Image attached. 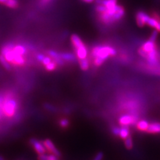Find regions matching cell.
<instances>
[{
	"mask_svg": "<svg viewBox=\"0 0 160 160\" xmlns=\"http://www.w3.org/2000/svg\"><path fill=\"white\" fill-rule=\"evenodd\" d=\"M0 63L2 65V66L8 71H10V70H12V66L11 63H10L8 60L6 59L2 54L0 53Z\"/></svg>",
	"mask_w": 160,
	"mask_h": 160,
	"instance_id": "ffe728a7",
	"label": "cell"
},
{
	"mask_svg": "<svg viewBox=\"0 0 160 160\" xmlns=\"http://www.w3.org/2000/svg\"><path fill=\"white\" fill-rule=\"evenodd\" d=\"M52 61H53V59H52V58L51 57H49V56H45V58H44V59H43V61H42V63L43 65L44 66H46V65H48V63H49L50 62H52Z\"/></svg>",
	"mask_w": 160,
	"mask_h": 160,
	"instance_id": "484cf974",
	"label": "cell"
},
{
	"mask_svg": "<svg viewBox=\"0 0 160 160\" xmlns=\"http://www.w3.org/2000/svg\"><path fill=\"white\" fill-rule=\"evenodd\" d=\"M97 1H98V0H97Z\"/></svg>",
	"mask_w": 160,
	"mask_h": 160,
	"instance_id": "d590c367",
	"label": "cell"
},
{
	"mask_svg": "<svg viewBox=\"0 0 160 160\" xmlns=\"http://www.w3.org/2000/svg\"><path fill=\"white\" fill-rule=\"evenodd\" d=\"M103 153L101 152H99L96 153V156L93 158V160H103Z\"/></svg>",
	"mask_w": 160,
	"mask_h": 160,
	"instance_id": "83f0119b",
	"label": "cell"
},
{
	"mask_svg": "<svg viewBox=\"0 0 160 160\" xmlns=\"http://www.w3.org/2000/svg\"><path fill=\"white\" fill-rule=\"evenodd\" d=\"M38 159V160H59V157L52 153H49V154L43 153V154L39 155Z\"/></svg>",
	"mask_w": 160,
	"mask_h": 160,
	"instance_id": "ac0fdd59",
	"label": "cell"
},
{
	"mask_svg": "<svg viewBox=\"0 0 160 160\" xmlns=\"http://www.w3.org/2000/svg\"><path fill=\"white\" fill-rule=\"evenodd\" d=\"M42 142L44 145V146L46 147L47 151L49 152L50 153L56 155V156H57L58 157L61 156V153H60L59 149L56 148V146H55L54 143H53V142L51 139H46L43 140Z\"/></svg>",
	"mask_w": 160,
	"mask_h": 160,
	"instance_id": "9c48e42d",
	"label": "cell"
},
{
	"mask_svg": "<svg viewBox=\"0 0 160 160\" xmlns=\"http://www.w3.org/2000/svg\"><path fill=\"white\" fill-rule=\"evenodd\" d=\"M47 54L48 56L52 58L53 61L58 63V66H63L65 62L60 57L59 53L54 51V50H48V51H47Z\"/></svg>",
	"mask_w": 160,
	"mask_h": 160,
	"instance_id": "8fae6325",
	"label": "cell"
},
{
	"mask_svg": "<svg viewBox=\"0 0 160 160\" xmlns=\"http://www.w3.org/2000/svg\"><path fill=\"white\" fill-rule=\"evenodd\" d=\"M69 124H70L69 121L68 119H66V118H63L62 119H60L59 122V126L61 127L62 128H63V129L68 128L69 126Z\"/></svg>",
	"mask_w": 160,
	"mask_h": 160,
	"instance_id": "d4e9b609",
	"label": "cell"
},
{
	"mask_svg": "<svg viewBox=\"0 0 160 160\" xmlns=\"http://www.w3.org/2000/svg\"><path fill=\"white\" fill-rule=\"evenodd\" d=\"M75 55H76L78 60H81L88 58V50L86 45L77 49H75Z\"/></svg>",
	"mask_w": 160,
	"mask_h": 160,
	"instance_id": "30bf717a",
	"label": "cell"
},
{
	"mask_svg": "<svg viewBox=\"0 0 160 160\" xmlns=\"http://www.w3.org/2000/svg\"><path fill=\"white\" fill-rule=\"evenodd\" d=\"M116 55V49L109 45H99L92 50L93 63L96 67H100L108 59Z\"/></svg>",
	"mask_w": 160,
	"mask_h": 160,
	"instance_id": "6da1fadb",
	"label": "cell"
},
{
	"mask_svg": "<svg viewBox=\"0 0 160 160\" xmlns=\"http://www.w3.org/2000/svg\"><path fill=\"white\" fill-rule=\"evenodd\" d=\"M149 123L145 119H141L139 120L136 124V128L138 129V131L142 132H146L149 127Z\"/></svg>",
	"mask_w": 160,
	"mask_h": 160,
	"instance_id": "9a60e30c",
	"label": "cell"
},
{
	"mask_svg": "<svg viewBox=\"0 0 160 160\" xmlns=\"http://www.w3.org/2000/svg\"><path fill=\"white\" fill-rule=\"evenodd\" d=\"M45 56H45V55H43V54H42V53H38L36 56V59H38V62L42 63V61H43V59L45 58Z\"/></svg>",
	"mask_w": 160,
	"mask_h": 160,
	"instance_id": "f546056e",
	"label": "cell"
},
{
	"mask_svg": "<svg viewBox=\"0 0 160 160\" xmlns=\"http://www.w3.org/2000/svg\"><path fill=\"white\" fill-rule=\"evenodd\" d=\"M141 68L148 73L154 75V76H160V64L152 65L148 63H142Z\"/></svg>",
	"mask_w": 160,
	"mask_h": 160,
	"instance_id": "5b68a950",
	"label": "cell"
},
{
	"mask_svg": "<svg viewBox=\"0 0 160 160\" xmlns=\"http://www.w3.org/2000/svg\"><path fill=\"white\" fill-rule=\"evenodd\" d=\"M124 146L128 149H132L133 148V142L131 136L124 139Z\"/></svg>",
	"mask_w": 160,
	"mask_h": 160,
	"instance_id": "cb8c5ba5",
	"label": "cell"
},
{
	"mask_svg": "<svg viewBox=\"0 0 160 160\" xmlns=\"http://www.w3.org/2000/svg\"><path fill=\"white\" fill-rule=\"evenodd\" d=\"M147 26L156 29L158 32L160 33V16L157 13H153L152 16H150L147 22Z\"/></svg>",
	"mask_w": 160,
	"mask_h": 160,
	"instance_id": "52a82bcc",
	"label": "cell"
},
{
	"mask_svg": "<svg viewBox=\"0 0 160 160\" xmlns=\"http://www.w3.org/2000/svg\"><path fill=\"white\" fill-rule=\"evenodd\" d=\"M146 132L152 134L160 133V122H154L149 123V127Z\"/></svg>",
	"mask_w": 160,
	"mask_h": 160,
	"instance_id": "4fadbf2b",
	"label": "cell"
},
{
	"mask_svg": "<svg viewBox=\"0 0 160 160\" xmlns=\"http://www.w3.org/2000/svg\"><path fill=\"white\" fill-rule=\"evenodd\" d=\"M29 143L31 144V146L34 149L35 152H36L38 155H41L46 153L47 149L46 147L44 146L43 142H39V140L35 138H32L29 140Z\"/></svg>",
	"mask_w": 160,
	"mask_h": 160,
	"instance_id": "8992f818",
	"label": "cell"
},
{
	"mask_svg": "<svg viewBox=\"0 0 160 160\" xmlns=\"http://www.w3.org/2000/svg\"><path fill=\"white\" fill-rule=\"evenodd\" d=\"M79 64V67L82 69L83 71H88V70L89 69V61L88 58L84 59H81V60H78Z\"/></svg>",
	"mask_w": 160,
	"mask_h": 160,
	"instance_id": "44dd1931",
	"label": "cell"
},
{
	"mask_svg": "<svg viewBox=\"0 0 160 160\" xmlns=\"http://www.w3.org/2000/svg\"><path fill=\"white\" fill-rule=\"evenodd\" d=\"M4 6L11 9H16L18 8L19 3L18 0H7Z\"/></svg>",
	"mask_w": 160,
	"mask_h": 160,
	"instance_id": "7402d4cb",
	"label": "cell"
},
{
	"mask_svg": "<svg viewBox=\"0 0 160 160\" xmlns=\"http://www.w3.org/2000/svg\"><path fill=\"white\" fill-rule=\"evenodd\" d=\"M119 129H120V128H119V127H117V126H115V127L112 128V133H113V135H114L115 136H119Z\"/></svg>",
	"mask_w": 160,
	"mask_h": 160,
	"instance_id": "f1b7e54d",
	"label": "cell"
},
{
	"mask_svg": "<svg viewBox=\"0 0 160 160\" xmlns=\"http://www.w3.org/2000/svg\"><path fill=\"white\" fill-rule=\"evenodd\" d=\"M44 108H45V109H46L47 110H48V111H49V112H55L56 110L53 106H52V105L49 104V103H45L44 104Z\"/></svg>",
	"mask_w": 160,
	"mask_h": 160,
	"instance_id": "4316f807",
	"label": "cell"
},
{
	"mask_svg": "<svg viewBox=\"0 0 160 160\" xmlns=\"http://www.w3.org/2000/svg\"><path fill=\"white\" fill-rule=\"evenodd\" d=\"M3 100L2 98H0V110H1V108H2V103H3Z\"/></svg>",
	"mask_w": 160,
	"mask_h": 160,
	"instance_id": "d6a6232c",
	"label": "cell"
},
{
	"mask_svg": "<svg viewBox=\"0 0 160 160\" xmlns=\"http://www.w3.org/2000/svg\"><path fill=\"white\" fill-rule=\"evenodd\" d=\"M130 136V130L128 126H121L119 129V137L122 139H126Z\"/></svg>",
	"mask_w": 160,
	"mask_h": 160,
	"instance_id": "e0dca14e",
	"label": "cell"
},
{
	"mask_svg": "<svg viewBox=\"0 0 160 160\" xmlns=\"http://www.w3.org/2000/svg\"><path fill=\"white\" fill-rule=\"evenodd\" d=\"M82 2H85V3H92L94 0H82Z\"/></svg>",
	"mask_w": 160,
	"mask_h": 160,
	"instance_id": "4dcf8cb0",
	"label": "cell"
},
{
	"mask_svg": "<svg viewBox=\"0 0 160 160\" xmlns=\"http://www.w3.org/2000/svg\"><path fill=\"white\" fill-rule=\"evenodd\" d=\"M18 107L16 100L10 96H7L3 101L1 111L7 118H12L16 114Z\"/></svg>",
	"mask_w": 160,
	"mask_h": 160,
	"instance_id": "7a4b0ae2",
	"label": "cell"
},
{
	"mask_svg": "<svg viewBox=\"0 0 160 160\" xmlns=\"http://www.w3.org/2000/svg\"><path fill=\"white\" fill-rule=\"evenodd\" d=\"M156 49H158V48L156 41L149 38L148 41L145 42L142 45V46L139 48L138 53L140 56L143 58L146 54L151 53Z\"/></svg>",
	"mask_w": 160,
	"mask_h": 160,
	"instance_id": "277c9868",
	"label": "cell"
},
{
	"mask_svg": "<svg viewBox=\"0 0 160 160\" xmlns=\"http://www.w3.org/2000/svg\"><path fill=\"white\" fill-rule=\"evenodd\" d=\"M124 16H125V9H124L123 7L120 6V5H118L117 11L113 16V19H114L115 22L121 20L123 18Z\"/></svg>",
	"mask_w": 160,
	"mask_h": 160,
	"instance_id": "2e32d148",
	"label": "cell"
},
{
	"mask_svg": "<svg viewBox=\"0 0 160 160\" xmlns=\"http://www.w3.org/2000/svg\"><path fill=\"white\" fill-rule=\"evenodd\" d=\"M70 40H71V42L73 46V48H74V50L85 46V43L82 41V39L76 34L72 35Z\"/></svg>",
	"mask_w": 160,
	"mask_h": 160,
	"instance_id": "7c38bea8",
	"label": "cell"
},
{
	"mask_svg": "<svg viewBox=\"0 0 160 160\" xmlns=\"http://www.w3.org/2000/svg\"><path fill=\"white\" fill-rule=\"evenodd\" d=\"M138 115L134 113H126L120 116L118 119L119 124L121 126H131L136 125L138 120Z\"/></svg>",
	"mask_w": 160,
	"mask_h": 160,
	"instance_id": "3957f363",
	"label": "cell"
},
{
	"mask_svg": "<svg viewBox=\"0 0 160 160\" xmlns=\"http://www.w3.org/2000/svg\"><path fill=\"white\" fill-rule=\"evenodd\" d=\"M6 1H7V0H0V3L4 5L5 3L6 2Z\"/></svg>",
	"mask_w": 160,
	"mask_h": 160,
	"instance_id": "836d02e7",
	"label": "cell"
},
{
	"mask_svg": "<svg viewBox=\"0 0 160 160\" xmlns=\"http://www.w3.org/2000/svg\"><path fill=\"white\" fill-rule=\"evenodd\" d=\"M13 50L14 52H16L17 54L23 56H24L27 53L26 48L23 46H22V45H16V46H14L13 48Z\"/></svg>",
	"mask_w": 160,
	"mask_h": 160,
	"instance_id": "d6986e66",
	"label": "cell"
},
{
	"mask_svg": "<svg viewBox=\"0 0 160 160\" xmlns=\"http://www.w3.org/2000/svg\"><path fill=\"white\" fill-rule=\"evenodd\" d=\"M49 0H42V4H47L49 2Z\"/></svg>",
	"mask_w": 160,
	"mask_h": 160,
	"instance_id": "1f68e13d",
	"label": "cell"
},
{
	"mask_svg": "<svg viewBox=\"0 0 160 160\" xmlns=\"http://www.w3.org/2000/svg\"><path fill=\"white\" fill-rule=\"evenodd\" d=\"M60 57L63 60L64 62H75L76 61L77 58L76 56V55H74L72 53H69V52H62V53H59Z\"/></svg>",
	"mask_w": 160,
	"mask_h": 160,
	"instance_id": "5bb4252c",
	"label": "cell"
},
{
	"mask_svg": "<svg viewBox=\"0 0 160 160\" xmlns=\"http://www.w3.org/2000/svg\"><path fill=\"white\" fill-rule=\"evenodd\" d=\"M0 160H5V159L2 156H0Z\"/></svg>",
	"mask_w": 160,
	"mask_h": 160,
	"instance_id": "e575fe53",
	"label": "cell"
},
{
	"mask_svg": "<svg viewBox=\"0 0 160 160\" xmlns=\"http://www.w3.org/2000/svg\"><path fill=\"white\" fill-rule=\"evenodd\" d=\"M58 66V63L53 60L52 62H51L45 66V69H46V71L48 72H53L57 69Z\"/></svg>",
	"mask_w": 160,
	"mask_h": 160,
	"instance_id": "603a6c76",
	"label": "cell"
},
{
	"mask_svg": "<svg viewBox=\"0 0 160 160\" xmlns=\"http://www.w3.org/2000/svg\"><path fill=\"white\" fill-rule=\"evenodd\" d=\"M149 17L150 16L146 12L143 11L138 12L136 16V20L138 26L140 28H142L144 26H146Z\"/></svg>",
	"mask_w": 160,
	"mask_h": 160,
	"instance_id": "ba28073f",
	"label": "cell"
}]
</instances>
